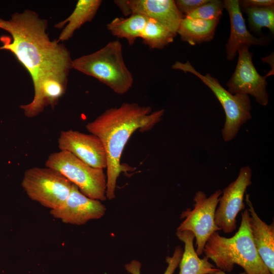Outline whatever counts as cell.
Listing matches in <instances>:
<instances>
[{
	"label": "cell",
	"instance_id": "cell-1",
	"mask_svg": "<svg viewBox=\"0 0 274 274\" xmlns=\"http://www.w3.org/2000/svg\"><path fill=\"white\" fill-rule=\"evenodd\" d=\"M47 22L34 11L16 13L10 20L0 18V28L8 32L0 39V50L11 51L32 78L34 91L55 84L67 85L72 68L70 52L57 40L51 41L46 31Z\"/></svg>",
	"mask_w": 274,
	"mask_h": 274
},
{
	"label": "cell",
	"instance_id": "cell-11",
	"mask_svg": "<svg viewBox=\"0 0 274 274\" xmlns=\"http://www.w3.org/2000/svg\"><path fill=\"white\" fill-rule=\"evenodd\" d=\"M114 2L125 16L139 14L155 19L175 35L184 17L173 0H116Z\"/></svg>",
	"mask_w": 274,
	"mask_h": 274
},
{
	"label": "cell",
	"instance_id": "cell-20",
	"mask_svg": "<svg viewBox=\"0 0 274 274\" xmlns=\"http://www.w3.org/2000/svg\"><path fill=\"white\" fill-rule=\"evenodd\" d=\"M176 36L156 20L148 18L141 38L151 48L161 49L172 43Z\"/></svg>",
	"mask_w": 274,
	"mask_h": 274
},
{
	"label": "cell",
	"instance_id": "cell-14",
	"mask_svg": "<svg viewBox=\"0 0 274 274\" xmlns=\"http://www.w3.org/2000/svg\"><path fill=\"white\" fill-rule=\"evenodd\" d=\"M224 8L230 18V32L226 44V58L232 60L238 50L244 46L262 45L266 41L263 38H257L248 30L239 5L238 0H224Z\"/></svg>",
	"mask_w": 274,
	"mask_h": 274
},
{
	"label": "cell",
	"instance_id": "cell-5",
	"mask_svg": "<svg viewBox=\"0 0 274 274\" xmlns=\"http://www.w3.org/2000/svg\"><path fill=\"white\" fill-rule=\"evenodd\" d=\"M172 68L193 74L214 94L222 105L226 115L225 122L222 130V137L225 142L232 140L241 126L252 118V106L248 95L231 94L222 86L216 78L208 73L201 74L195 70L189 61L185 63L176 61Z\"/></svg>",
	"mask_w": 274,
	"mask_h": 274
},
{
	"label": "cell",
	"instance_id": "cell-23",
	"mask_svg": "<svg viewBox=\"0 0 274 274\" xmlns=\"http://www.w3.org/2000/svg\"><path fill=\"white\" fill-rule=\"evenodd\" d=\"M183 253V250L182 247L178 246L175 248L173 256L166 257V262L168 266L164 274H174L179 265ZM141 263L136 260H132L125 265L126 270L131 274H141Z\"/></svg>",
	"mask_w": 274,
	"mask_h": 274
},
{
	"label": "cell",
	"instance_id": "cell-10",
	"mask_svg": "<svg viewBox=\"0 0 274 274\" xmlns=\"http://www.w3.org/2000/svg\"><path fill=\"white\" fill-rule=\"evenodd\" d=\"M249 48L244 46L238 50V57L235 69L227 83L228 91L233 94L251 95L259 105L266 106L269 99L266 89L267 76H262L257 71Z\"/></svg>",
	"mask_w": 274,
	"mask_h": 274
},
{
	"label": "cell",
	"instance_id": "cell-25",
	"mask_svg": "<svg viewBox=\"0 0 274 274\" xmlns=\"http://www.w3.org/2000/svg\"><path fill=\"white\" fill-rule=\"evenodd\" d=\"M240 7L243 8L247 7H269L274 5L273 0H242L239 1Z\"/></svg>",
	"mask_w": 274,
	"mask_h": 274
},
{
	"label": "cell",
	"instance_id": "cell-13",
	"mask_svg": "<svg viewBox=\"0 0 274 274\" xmlns=\"http://www.w3.org/2000/svg\"><path fill=\"white\" fill-rule=\"evenodd\" d=\"M106 211V207L100 200L85 196L73 184L71 191L64 203L60 207L50 210V214L63 223L80 225L91 220L100 218Z\"/></svg>",
	"mask_w": 274,
	"mask_h": 274
},
{
	"label": "cell",
	"instance_id": "cell-12",
	"mask_svg": "<svg viewBox=\"0 0 274 274\" xmlns=\"http://www.w3.org/2000/svg\"><path fill=\"white\" fill-rule=\"evenodd\" d=\"M58 144L60 150L71 153L90 166L101 169L107 167L105 148L99 138L94 134L72 129L62 131Z\"/></svg>",
	"mask_w": 274,
	"mask_h": 274
},
{
	"label": "cell",
	"instance_id": "cell-9",
	"mask_svg": "<svg viewBox=\"0 0 274 274\" xmlns=\"http://www.w3.org/2000/svg\"><path fill=\"white\" fill-rule=\"evenodd\" d=\"M252 171L249 166L241 168L237 177L222 191L215 214L216 225L225 233L236 228V217L245 209L244 196L252 184Z\"/></svg>",
	"mask_w": 274,
	"mask_h": 274
},
{
	"label": "cell",
	"instance_id": "cell-15",
	"mask_svg": "<svg viewBox=\"0 0 274 274\" xmlns=\"http://www.w3.org/2000/svg\"><path fill=\"white\" fill-rule=\"evenodd\" d=\"M245 200L249 206V225L253 239L262 260L271 274H274V224L270 225L262 221L257 215L249 195Z\"/></svg>",
	"mask_w": 274,
	"mask_h": 274
},
{
	"label": "cell",
	"instance_id": "cell-8",
	"mask_svg": "<svg viewBox=\"0 0 274 274\" xmlns=\"http://www.w3.org/2000/svg\"><path fill=\"white\" fill-rule=\"evenodd\" d=\"M221 190H217L207 197L203 191H198L193 198V209L187 208L182 212L180 218L184 220L177 231H190L194 235L196 253L198 256L203 253L205 245L213 233L221 230L216 224L215 214Z\"/></svg>",
	"mask_w": 274,
	"mask_h": 274
},
{
	"label": "cell",
	"instance_id": "cell-21",
	"mask_svg": "<svg viewBox=\"0 0 274 274\" xmlns=\"http://www.w3.org/2000/svg\"><path fill=\"white\" fill-rule=\"evenodd\" d=\"M247 14L251 31L261 32L263 27L268 28L274 33V5L269 7H247L243 8Z\"/></svg>",
	"mask_w": 274,
	"mask_h": 274
},
{
	"label": "cell",
	"instance_id": "cell-6",
	"mask_svg": "<svg viewBox=\"0 0 274 274\" xmlns=\"http://www.w3.org/2000/svg\"><path fill=\"white\" fill-rule=\"evenodd\" d=\"M45 166L60 173L85 196L100 201L106 199L107 175L104 169L90 166L71 153L61 150L51 154Z\"/></svg>",
	"mask_w": 274,
	"mask_h": 274
},
{
	"label": "cell",
	"instance_id": "cell-17",
	"mask_svg": "<svg viewBox=\"0 0 274 274\" xmlns=\"http://www.w3.org/2000/svg\"><path fill=\"white\" fill-rule=\"evenodd\" d=\"M220 19L206 20L184 16L180 22L177 34L183 42L191 45L209 42L214 38Z\"/></svg>",
	"mask_w": 274,
	"mask_h": 274
},
{
	"label": "cell",
	"instance_id": "cell-18",
	"mask_svg": "<svg viewBox=\"0 0 274 274\" xmlns=\"http://www.w3.org/2000/svg\"><path fill=\"white\" fill-rule=\"evenodd\" d=\"M101 3L102 1L100 0H79L70 16L55 25V27L61 28L67 24L61 32L57 42L68 40L76 29L86 22H90L96 15Z\"/></svg>",
	"mask_w": 274,
	"mask_h": 274
},
{
	"label": "cell",
	"instance_id": "cell-7",
	"mask_svg": "<svg viewBox=\"0 0 274 274\" xmlns=\"http://www.w3.org/2000/svg\"><path fill=\"white\" fill-rule=\"evenodd\" d=\"M21 185L29 198L51 210L64 203L73 184L55 170L34 167L25 172Z\"/></svg>",
	"mask_w": 274,
	"mask_h": 274
},
{
	"label": "cell",
	"instance_id": "cell-19",
	"mask_svg": "<svg viewBox=\"0 0 274 274\" xmlns=\"http://www.w3.org/2000/svg\"><path fill=\"white\" fill-rule=\"evenodd\" d=\"M148 19L142 15L132 14L127 18H115L107 24V28L113 36L125 39L132 45L141 38Z\"/></svg>",
	"mask_w": 274,
	"mask_h": 274
},
{
	"label": "cell",
	"instance_id": "cell-2",
	"mask_svg": "<svg viewBox=\"0 0 274 274\" xmlns=\"http://www.w3.org/2000/svg\"><path fill=\"white\" fill-rule=\"evenodd\" d=\"M164 109L152 112L148 106L136 103H123L118 107L106 110L86 125L87 131L97 136L105 148L107 158L106 197H115L118 178L126 168L121 164L124 147L131 135L136 130L151 129L161 120Z\"/></svg>",
	"mask_w": 274,
	"mask_h": 274
},
{
	"label": "cell",
	"instance_id": "cell-16",
	"mask_svg": "<svg viewBox=\"0 0 274 274\" xmlns=\"http://www.w3.org/2000/svg\"><path fill=\"white\" fill-rule=\"evenodd\" d=\"M179 240L184 244V250L179 263V274H213L220 269L215 267L204 256L201 259L196 253L194 247L195 236L190 231H177Z\"/></svg>",
	"mask_w": 274,
	"mask_h": 274
},
{
	"label": "cell",
	"instance_id": "cell-4",
	"mask_svg": "<svg viewBox=\"0 0 274 274\" xmlns=\"http://www.w3.org/2000/svg\"><path fill=\"white\" fill-rule=\"evenodd\" d=\"M72 68L94 77L119 94L126 93L133 82L118 40L110 42L94 53L73 60Z\"/></svg>",
	"mask_w": 274,
	"mask_h": 274
},
{
	"label": "cell",
	"instance_id": "cell-3",
	"mask_svg": "<svg viewBox=\"0 0 274 274\" xmlns=\"http://www.w3.org/2000/svg\"><path fill=\"white\" fill-rule=\"evenodd\" d=\"M248 209L242 213L237 231L231 237L215 232L207 242L203 253L219 269L230 272L235 264L247 274H271L260 257L254 244L249 225Z\"/></svg>",
	"mask_w": 274,
	"mask_h": 274
},
{
	"label": "cell",
	"instance_id": "cell-26",
	"mask_svg": "<svg viewBox=\"0 0 274 274\" xmlns=\"http://www.w3.org/2000/svg\"><path fill=\"white\" fill-rule=\"evenodd\" d=\"M213 274H227V273H226L225 271H224L223 270H220L218 272H216L215 273H213ZM238 274H247V273H246L245 272H244L238 273Z\"/></svg>",
	"mask_w": 274,
	"mask_h": 274
},
{
	"label": "cell",
	"instance_id": "cell-24",
	"mask_svg": "<svg viewBox=\"0 0 274 274\" xmlns=\"http://www.w3.org/2000/svg\"><path fill=\"white\" fill-rule=\"evenodd\" d=\"M208 1L177 0L175 1V2L179 10L183 15L185 14V16H186L208 2Z\"/></svg>",
	"mask_w": 274,
	"mask_h": 274
},
{
	"label": "cell",
	"instance_id": "cell-22",
	"mask_svg": "<svg viewBox=\"0 0 274 274\" xmlns=\"http://www.w3.org/2000/svg\"><path fill=\"white\" fill-rule=\"evenodd\" d=\"M223 1L209 0L185 17L206 20L220 19L224 9Z\"/></svg>",
	"mask_w": 274,
	"mask_h": 274
}]
</instances>
